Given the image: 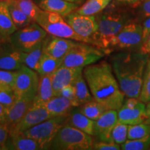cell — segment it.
Wrapping results in <instances>:
<instances>
[{"mask_svg":"<svg viewBox=\"0 0 150 150\" xmlns=\"http://www.w3.org/2000/svg\"><path fill=\"white\" fill-rule=\"evenodd\" d=\"M142 5L140 11H141L142 16L144 18H149L150 17V0L147 1H142Z\"/></svg>","mask_w":150,"mask_h":150,"instance_id":"41","label":"cell"},{"mask_svg":"<svg viewBox=\"0 0 150 150\" xmlns=\"http://www.w3.org/2000/svg\"><path fill=\"white\" fill-rule=\"evenodd\" d=\"M10 1H11V0H0V2H6V3H8Z\"/></svg>","mask_w":150,"mask_h":150,"instance_id":"48","label":"cell"},{"mask_svg":"<svg viewBox=\"0 0 150 150\" xmlns=\"http://www.w3.org/2000/svg\"><path fill=\"white\" fill-rule=\"evenodd\" d=\"M95 121L86 117L79 111L77 107H75L67 117L66 125L95 136Z\"/></svg>","mask_w":150,"mask_h":150,"instance_id":"20","label":"cell"},{"mask_svg":"<svg viewBox=\"0 0 150 150\" xmlns=\"http://www.w3.org/2000/svg\"><path fill=\"white\" fill-rule=\"evenodd\" d=\"M142 42V25L129 22L113 38L108 54L112 51H140Z\"/></svg>","mask_w":150,"mask_h":150,"instance_id":"8","label":"cell"},{"mask_svg":"<svg viewBox=\"0 0 150 150\" xmlns=\"http://www.w3.org/2000/svg\"><path fill=\"white\" fill-rule=\"evenodd\" d=\"M61 95L68 99L72 102V105L74 107H79V106L77 98H76V91H75V88L73 85H68L63 88L61 91Z\"/></svg>","mask_w":150,"mask_h":150,"instance_id":"38","label":"cell"},{"mask_svg":"<svg viewBox=\"0 0 150 150\" xmlns=\"http://www.w3.org/2000/svg\"><path fill=\"white\" fill-rule=\"evenodd\" d=\"M150 134V123L147 121L143 122L129 125L128 136L129 140L138 139Z\"/></svg>","mask_w":150,"mask_h":150,"instance_id":"32","label":"cell"},{"mask_svg":"<svg viewBox=\"0 0 150 150\" xmlns=\"http://www.w3.org/2000/svg\"><path fill=\"white\" fill-rule=\"evenodd\" d=\"M142 1H147V0H142Z\"/></svg>","mask_w":150,"mask_h":150,"instance_id":"50","label":"cell"},{"mask_svg":"<svg viewBox=\"0 0 150 150\" xmlns=\"http://www.w3.org/2000/svg\"><path fill=\"white\" fill-rule=\"evenodd\" d=\"M138 99L145 104L150 102V56L147 59L142 79L141 91Z\"/></svg>","mask_w":150,"mask_h":150,"instance_id":"34","label":"cell"},{"mask_svg":"<svg viewBox=\"0 0 150 150\" xmlns=\"http://www.w3.org/2000/svg\"><path fill=\"white\" fill-rule=\"evenodd\" d=\"M17 6L23 11L30 18L33 22H36V20L40 15L42 9L38 6L32 0H14Z\"/></svg>","mask_w":150,"mask_h":150,"instance_id":"31","label":"cell"},{"mask_svg":"<svg viewBox=\"0 0 150 150\" xmlns=\"http://www.w3.org/2000/svg\"><path fill=\"white\" fill-rule=\"evenodd\" d=\"M7 149L15 150H41L38 144L22 131H13L9 133L6 142Z\"/></svg>","mask_w":150,"mask_h":150,"instance_id":"19","label":"cell"},{"mask_svg":"<svg viewBox=\"0 0 150 150\" xmlns=\"http://www.w3.org/2000/svg\"><path fill=\"white\" fill-rule=\"evenodd\" d=\"M72 85L74 86L75 91H76V98H77L79 106L93 99L90 92L87 82L84 78L83 72L80 73Z\"/></svg>","mask_w":150,"mask_h":150,"instance_id":"28","label":"cell"},{"mask_svg":"<svg viewBox=\"0 0 150 150\" xmlns=\"http://www.w3.org/2000/svg\"><path fill=\"white\" fill-rule=\"evenodd\" d=\"M45 106L52 117L68 116L75 108L68 99L61 95L54 97Z\"/></svg>","mask_w":150,"mask_h":150,"instance_id":"22","label":"cell"},{"mask_svg":"<svg viewBox=\"0 0 150 150\" xmlns=\"http://www.w3.org/2000/svg\"><path fill=\"white\" fill-rule=\"evenodd\" d=\"M76 41L53 36L46 37L42 42V52L59 59H63Z\"/></svg>","mask_w":150,"mask_h":150,"instance_id":"17","label":"cell"},{"mask_svg":"<svg viewBox=\"0 0 150 150\" xmlns=\"http://www.w3.org/2000/svg\"><path fill=\"white\" fill-rule=\"evenodd\" d=\"M112 0H87L85 4L75 11L81 15L95 16L108 6Z\"/></svg>","mask_w":150,"mask_h":150,"instance_id":"25","label":"cell"},{"mask_svg":"<svg viewBox=\"0 0 150 150\" xmlns=\"http://www.w3.org/2000/svg\"><path fill=\"white\" fill-rule=\"evenodd\" d=\"M51 117H52V115L47 109L45 104L33 102V104L22 118L20 122L11 132L24 131Z\"/></svg>","mask_w":150,"mask_h":150,"instance_id":"14","label":"cell"},{"mask_svg":"<svg viewBox=\"0 0 150 150\" xmlns=\"http://www.w3.org/2000/svg\"><path fill=\"white\" fill-rule=\"evenodd\" d=\"M39 80L38 73L25 65L16 70L13 88L16 97L34 99L38 88Z\"/></svg>","mask_w":150,"mask_h":150,"instance_id":"10","label":"cell"},{"mask_svg":"<svg viewBox=\"0 0 150 150\" xmlns=\"http://www.w3.org/2000/svg\"><path fill=\"white\" fill-rule=\"evenodd\" d=\"M105 52L93 45L76 41L63 59L61 66L84 67L97 63L104 57Z\"/></svg>","mask_w":150,"mask_h":150,"instance_id":"5","label":"cell"},{"mask_svg":"<svg viewBox=\"0 0 150 150\" xmlns=\"http://www.w3.org/2000/svg\"><path fill=\"white\" fill-rule=\"evenodd\" d=\"M16 70H0V88L13 91Z\"/></svg>","mask_w":150,"mask_h":150,"instance_id":"36","label":"cell"},{"mask_svg":"<svg viewBox=\"0 0 150 150\" xmlns=\"http://www.w3.org/2000/svg\"><path fill=\"white\" fill-rule=\"evenodd\" d=\"M35 22L45 30L48 34L53 36L85 42L83 38L75 32L63 16L56 13L42 10Z\"/></svg>","mask_w":150,"mask_h":150,"instance_id":"7","label":"cell"},{"mask_svg":"<svg viewBox=\"0 0 150 150\" xmlns=\"http://www.w3.org/2000/svg\"><path fill=\"white\" fill-rule=\"evenodd\" d=\"M34 99L29 97H17L16 100L10 107L6 108V122L8 132L14 129L20 122L27 110L33 104Z\"/></svg>","mask_w":150,"mask_h":150,"instance_id":"16","label":"cell"},{"mask_svg":"<svg viewBox=\"0 0 150 150\" xmlns=\"http://www.w3.org/2000/svg\"><path fill=\"white\" fill-rule=\"evenodd\" d=\"M67 117H52L22 132L26 136L35 140L40 149H50L56 134L66 124Z\"/></svg>","mask_w":150,"mask_h":150,"instance_id":"6","label":"cell"},{"mask_svg":"<svg viewBox=\"0 0 150 150\" xmlns=\"http://www.w3.org/2000/svg\"><path fill=\"white\" fill-rule=\"evenodd\" d=\"M140 51L142 54H147L148 56H150V33L148 35L147 39L142 43Z\"/></svg>","mask_w":150,"mask_h":150,"instance_id":"43","label":"cell"},{"mask_svg":"<svg viewBox=\"0 0 150 150\" xmlns=\"http://www.w3.org/2000/svg\"><path fill=\"white\" fill-rule=\"evenodd\" d=\"M117 110H107L95 122V136L101 141H112L111 133L117 122Z\"/></svg>","mask_w":150,"mask_h":150,"instance_id":"18","label":"cell"},{"mask_svg":"<svg viewBox=\"0 0 150 150\" xmlns=\"http://www.w3.org/2000/svg\"><path fill=\"white\" fill-rule=\"evenodd\" d=\"M65 19L75 32L83 38L85 42L91 44L92 37L98 28L96 17L81 15L74 11L65 16Z\"/></svg>","mask_w":150,"mask_h":150,"instance_id":"12","label":"cell"},{"mask_svg":"<svg viewBox=\"0 0 150 150\" xmlns=\"http://www.w3.org/2000/svg\"><path fill=\"white\" fill-rule=\"evenodd\" d=\"M129 21L126 13L115 8H108L97 20L98 28L91 39V45L108 54L110 42Z\"/></svg>","mask_w":150,"mask_h":150,"instance_id":"3","label":"cell"},{"mask_svg":"<svg viewBox=\"0 0 150 150\" xmlns=\"http://www.w3.org/2000/svg\"><path fill=\"white\" fill-rule=\"evenodd\" d=\"M150 33V17L145 20L142 24V41H145ZM142 42V43H143Z\"/></svg>","mask_w":150,"mask_h":150,"instance_id":"42","label":"cell"},{"mask_svg":"<svg viewBox=\"0 0 150 150\" xmlns=\"http://www.w3.org/2000/svg\"><path fill=\"white\" fill-rule=\"evenodd\" d=\"M146 112H147V121L150 123V102L147 103V105H146Z\"/></svg>","mask_w":150,"mask_h":150,"instance_id":"46","label":"cell"},{"mask_svg":"<svg viewBox=\"0 0 150 150\" xmlns=\"http://www.w3.org/2000/svg\"><path fill=\"white\" fill-rule=\"evenodd\" d=\"M18 28L13 21L8 5L6 2H0V34L3 38H8Z\"/></svg>","mask_w":150,"mask_h":150,"instance_id":"23","label":"cell"},{"mask_svg":"<svg viewBox=\"0 0 150 150\" xmlns=\"http://www.w3.org/2000/svg\"><path fill=\"white\" fill-rule=\"evenodd\" d=\"M16 95L14 91L0 88V103L6 108H8L16 100Z\"/></svg>","mask_w":150,"mask_h":150,"instance_id":"37","label":"cell"},{"mask_svg":"<svg viewBox=\"0 0 150 150\" xmlns=\"http://www.w3.org/2000/svg\"><path fill=\"white\" fill-rule=\"evenodd\" d=\"M95 150H120L121 149V145L110 141H99L94 142L93 149Z\"/></svg>","mask_w":150,"mask_h":150,"instance_id":"39","label":"cell"},{"mask_svg":"<svg viewBox=\"0 0 150 150\" xmlns=\"http://www.w3.org/2000/svg\"><path fill=\"white\" fill-rule=\"evenodd\" d=\"M8 129L5 124L0 122V144L6 145V142L8 137Z\"/></svg>","mask_w":150,"mask_h":150,"instance_id":"40","label":"cell"},{"mask_svg":"<svg viewBox=\"0 0 150 150\" xmlns=\"http://www.w3.org/2000/svg\"><path fill=\"white\" fill-rule=\"evenodd\" d=\"M8 5L9 11H10L11 18L13 21L18 29L23 28L26 26L32 23V21L27 15L24 14V12L17 6L14 0H11L7 3Z\"/></svg>","mask_w":150,"mask_h":150,"instance_id":"29","label":"cell"},{"mask_svg":"<svg viewBox=\"0 0 150 150\" xmlns=\"http://www.w3.org/2000/svg\"><path fill=\"white\" fill-rule=\"evenodd\" d=\"M42 53V43L31 51L28 52H22V61L24 65L37 72Z\"/></svg>","mask_w":150,"mask_h":150,"instance_id":"30","label":"cell"},{"mask_svg":"<svg viewBox=\"0 0 150 150\" xmlns=\"http://www.w3.org/2000/svg\"><path fill=\"white\" fill-rule=\"evenodd\" d=\"M2 39H3V38H2V37H1V34H0V41H1V40H2Z\"/></svg>","mask_w":150,"mask_h":150,"instance_id":"49","label":"cell"},{"mask_svg":"<svg viewBox=\"0 0 150 150\" xmlns=\"http://www.w3.org/2000/svg\"><path fill=\"white\" fill-rule=\"evenodd\" d=\"M93 136L68 125L61 127L50 149L91 150L93 149Z\"/></svg>","mask_w":150,"mask_h":150,"instance_id":"4","label":"cell"},{"mask_svg":"<svg viewBox=\"0 0 150 150\" xmlns=\"http://www.w3.org/2000/svg\"><path fill=\"white\" fill-rule=\"evenodd\" d=\"M6 108L0 103V122L5 124V125L6 122Z\"/></svg>","mask_w":150,"mask_h":150,"instance_id":"45","label":"cell"},{"mask_svg":"<svg viewBox=\"0 0 150 150\" xmlns=\"http://www.w3.org/2000/svg\"><path fill=\"white\" fill-rule=\"evenodd\" d=\"M128 127L129 125L118 122L115 124L111 133L112 141L118 145H122L128 139Z\"/></svg>","mask_w":150,"mask_h":150,"instance_id":"35","label":"cell"},{"mask_svg":"<svg viewBox=\"0 0 150 150\" xmlns=\"http://www.w3.org/2000/svg\"><path fill=\"white\" fill-rule=\"evenodd\" d=\"M47 33L37 22H32L23 28L17 29L9 37L11 42L23 52L31 51L42 44Z\"/></svg>","mask_w":150,"mask_h":150,"instance_id":"9","label":"cell"},{"mask_svg":"<svg viewBox=\"0 0 150 150\" xmlns=\"http://www.w3.org/2000/svg\"><path fill=\"white\" fill-rule=\"evenodd\" d=\"M63 60L56 59L43 52L41 56L37 72L39 75L52 74L61 66Z\"/></svg>","mask_w":150,"mask_h":150,"instance_id":"27","label":"cell"},{"mask_svg":"<svg viewBox=\"0 0 150 150\" xmlns=\"http://www.w3.org/2000/svg\"><path fill=\"white\" fill-rule=\"evenodd\" d=\"M150 148V134L138 139L129 140L121 145L122 150H145Z\"/></svg>","mask_w":150,"mask_h":150,"instance_id":"33","label":"cell"},{"mask_svg":"<svg viewBox=\"0 0 150 150\" xmlns=\"http://www.w3.org/2000/svg\"><path fill=\"white\" fill-rule=\"evenodd\" d=\"M148 58L140 51H118L110 57L112 71L125 97H139Z\"/></svg>","mask_w":150,"mask_h":150,"instance_id":"2","label":"cell"},{"mask_svg":"<svg viewBox=\"0 0 150 150\" xmlns=\"http://www.w3.org/2000/svg\"><path fill=\"white\" fill-rule=\"evenodd\" d=\"M77 108L79 111L94 121L98 120L103 113L108 110L104 105L94 99L81 105Z\"/></svg>","mask_w":150,"mask_h":150,"instance_id":"26","label":"cell"},{"mask_svg":"<svg viewBox=\"0 0 150 150\" xmlns=\"http://www.w3.org/2000/svg\"><path fill=\"white\" fill-rule=\"evenodd\" d=\"M54 97L51 74L40 75L38 88L33 102L45 104Z\"/></svg>","mask_w":150,"mask_h":150,"instance_id":"24","label":"cell"},{"mask_svg":"<svg viewBox=\"0 0 150 150\" xmlns=\"http://www.w3.org/2000/svg\"><path fill=\"white\" fill-rule=\"evenodd\" d=\"M65 1H70V2H73V3H76V2H79L80 0H65Z\"/></svg>","mask_w":150,"mask_h":150,"instance_id":"47","label":"cell"},{"mask_svg":"<svg viewBox=\"0 0 150 150\" xmlns=\"http://www.w3.org/2000/svg\"><path fill=\"white\" fill-rule=\"evenodd\" d=\"M141 1L142 0H116V3L129 5L132 7H136Z\"/></svg>","mask_w":150,"mask_h":150,"instance_id":"44","label":"cell"},{"mask_svg":"<svg viewBox=\"0 0 150 150\" xmlns=\"http://www.w3.org/2000/svg\"><path fill=\"white\" fill-rule=\"evenodd\" d=\"M22 52L17 49L8 38L0 41V70H18L23 66Z\"/></svg>","mask_w":150,"mask_h":150,"instance_id":"13","label":"cell"},{"mask_svg":"<svg viewBox=\"0 0 150 150\" xmlns=\"http://www.w3.org/2000/svg\"><path fill=\"white\" fill-rule=\"evenodd\" d=\"M83 68L61 66L51 74L52 87L54 97L60 96L63 88L72 85L80 73L83 72Z\"/></svg>","mask_w":150,"mask_h":150,"instance_id":"15","label":"cell"},{"mask_svg":"<svg viewBox=\"0 0 150 150\" xmlns=\"http://www.w3.org/2000/svg\"><path fill=\"white\" fill-rule=\"evenodd\" d=\"M39 6L43 11L56 13L65 17L79 8L75 3L65 0H41Z\"/></svg>","mask_w":150,"mask_h":150,"instance_id":"21","label":"cell"},{"mask_svg":"<svg viewBox=\"0 0 150 150\" xmlns=\"http://www.w3.org/2000/svg\"><path fill=\"white\" fill-rule=\"evenodd\" d=\"M146 105L138 98L127 97L117 110V120L128 125L147 121Z\"/></svg>","mask_w":150,"mask_h":150,"instance_id":"11","label":"cell"},{"mask_svg":"<svg viewBox=\"0 0 150 150\" xmlns=\"http://www.w3.org/2000/svg\"><path fill=\"white\" fill-rule=\"evenodd\" d=\"M93 99L101 103L108 110H119L125 101L110 63L102 61L85 67L83 70Z\"/></svg>","mask_w":150,"mask_h":150,"instance_id":"1","label":"cell"}]
</instances>
